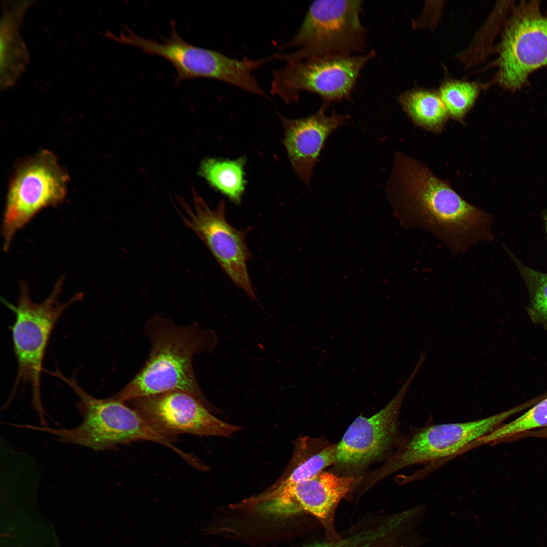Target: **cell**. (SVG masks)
<instances>
[{
    "label": "cell",
    "instance_id": "cell-20",
    "mask_svg": "<svg viewBox=\"0 0 547 547\" xmlns=\"http://www.w3.org/2000/svg\"><path fill=\"white\" fill-rule=\"evenodd\" d=\"M246 158L234 160L207 159L202 163L200 174L232 203L239 205L245 191L244 168Z\"/></svg>",
    "mask_w": 547,
    "mask_h": 547
},
{
    "label": "cell",
    "instance_id": "cell-17",
    "mask_svg": "<svg viewBox=\"0 0 547 547\" xmlns=\"http://www.w3.org/2000/svg\"><path fill=\"white\" fill-rule=\"evenodd\" d=\"M29 2L4 5L1 22V90L15 85L28 62V54L19 27Z\"/></svg>",
    "mask_w": 547,
    "mask_h": 547
},
{
    "label": "cell",
    "instance_id": "cell-19",
    "mask_svg": "<svg viewBox=\"0 0 547 547\" xmlns=\"http://www.w3.org/2000/svg\"><path fill=\"white\" fill-rule=\"evenodd\" d=\"M398 101L415 125L435 134L444 130L450 118L438 92L433 90L406 91L400 95Z\"/></svg>",
    "mask_w": 547,
    "mask_h": 547
},
{
    "label": "cell",
    "instance_id": "cell-25",
    "mask_svg": "<svg viewBox=\"0 0 547 547\" xmlns=\"http://www.w3.org/2000/svg\"><path fill=\"white\" fill-rule=\"evenodd\" d=\"M544 220H545V231H546V235H547V214L545 216Z\"/></svg>",
    "mask_w": 547,
    "mask_h": 547
},
{
    "label": "cell",
    "instance_id": "cell-10",
    "mask_svg": "<svg viewBox=\"0 0 547 547\" xmlns=\"http://www.w3.org/2000/svg\"><path fill=\"white\" fill-rule=\"evenodd\" d=\"M68 176L55 155L43 150L23 163L10 182L2 227L8 251L17 231L43 209L62 202Z\"/></svg>",
    "mask_w": 547,
    "mask_h": 547
},
{
    "label": "cell",
    "instance_id": "cell-24",
    "mask_svg": "<svg viewBox=\"0 0 547 547\" xmlns=\"http://www.w3.org/2000/svg\"><path fill=\"white\" fill-rule=\"evenodd\" d=\"M527 435H529L531 437L544 438L547 439V427L540 428L539 430H536L530 432H529L527 433Z\"/></svg>",
    "mask_w": 547,
    "mask_h": 547
},
{
    "label": "cell",
    "instance_id": "cell-12",
    "mask_svg": "<svg viewBox=\"0 0 547 547\" xmlns=\"http://www.w3.org/2000/svg\"><path fill=\"white\" fill-rule=\"evenodd\" d=\"M193 207L179 201L182 218L209 249L222 270L248 296L257 301L248 270L251 253L246 242V230H238L227 221L225 203L221 200L215 209L194 192Z\"/></svg>",
    "mask_w": 547,
    "mask_h": 547
},
{
    "label": "cell",
    "instance_id": "cell-6",
    "mask_svg": "<svg viewBox=\"0 0 547 547\" xmlns=\"http://www.w3.org/2000/svg\"><path fill=\"white\" fill-rule=\"evenodd\" d=\"M108 36L120 44L139 48L146 54L165 58L175 68L178 84L188 80L211 79L263 97L266 95L253 73L268 62L267 58L238 59L193 46L179 35L174 21L171 22L169 36L162 38V42L141 37L127 27L118 36L109 32Z\"/></svg>",
    "mask_w": 547,
    "mask_h": 547
},
{
    "label": "cell",
    "instance_id": "cell-14",
    "mask_svg": "<svg viewBox=\"0 0 547 547\" xmlns=\"http://www.w3.org/2000/svg\"><path fill=\"white\" fill-rule=\"evenodd\" d=\"M359 479L322 471L309 479L279 489H269L264 495L276 512L305 511L321 525L324 538L334 539L339 533L334 525L335 513L341 500L350 494Z\"/></svg>",
    "mask_w": 547,
    "mask_h": 547
},
{
    "label": "cell",
    "instance_id": "cell-7",
    "mask_svg": "<svg viewBox=\"0 0 547 547\" xmlns=\"http://www.w3.org/2000/svg\"><path fill=\"white\" fill-rule=\"evenodd\" d=\"M362 1L319 0L309 6L295 35L279 50L273 60L284 61L365 51L366 29L361 20Z\"/></svg>",
    "mask_w": 547,
    "mask_h": 547
},
{
    "label": "cell",
    "instance_id": "cell-16",
    "mask_svg": "<svg viewBox=\"0 0 547 547\" xmlns=\"http://www.w3.org/2000/svg\"><path fill=\"white\" fill-rule=\"evenodd\" d=\"M409 510L390 515H368L334 539H316L302 547H417L421 537Z\"/></svg>",
    "mask_w": 547,
    "mask_h": 547
},
{
    "label": "cell",
    "instance_id": "cell-4",
    "mask_svg": "<svg viewBox=\"0 0 547 547\" xmlns=\"http://www.w3.org/2000/svg\"><path fill=\"white\" fill-rule=\"evenodd\" d=\"M63 282L62 277L57 281L49 296L40 303L31 300L28 286L24 282L20 284V295L16 305L2 299L15 316L11 329L18 364L16 379L6 405L12 400L19 386L28 383L32 390V406L42 423L46 420L41 397V376L50 338L65 310L80 301L84 296L82 293H78L67 301L61 302L59 298Z\"/></svg>",
    "mask_w": 547,
    "mask_h": 547
},
{
    "label": "cell",
    "instance_id": "cell-22",
    "mask_svg": "<svg viewBox=\"0 0 547 547\" xmlns=\"http://www.w3.org/2000/svg\"><path fill=\"white\" fill-rule=\"evenodd\" d=\"M483 87L478 82L449 79L442 82L438 92L449 117L463 123Z\"/></svg>",
    "mask_w": 547,
    "mask_h": 547
},
{
    "label": "cell",
    "instance_id": "cell-5",
    "mask_svg": "<svg viewBox=\"0 0 547 547\" xmlns=\"http://www.w3.org/2000/svg\"><path fill=\"white\" fill-rule=\"evenodd\" d=\"M518 409L473 421L434 424L413 428L401 438L397 450L381 467L364 477L366 485L375 483L400 470L416 464L425 466L406 478L410 482L424 477L438 464L470 450L477 439L489 434Z\"/></svg>",
    "mask_w": 547,
    "mask_h": 547
},
{
    "label": "cell",
    "instance_id": "cell-23",
    "mask_svg": "<svg viewBox=\"0 0 547 547\" xmlns=\"http://www.w3.org/2000/svg\"><path fill=\"white\" fill-rule=\"evenodd\" d=\"M522 276L530 293L531 309L547 321V273L537 271L524 265L505 248Z\"/></svg>",
    "mask_w": 547,
    "mask_h": 547
},
{
    "label": "cell",
    "instance_id": "cell-2",
    "mask_svg": "<svg viewBox=\"0 0 547 547\" xmlns=\"http://www.w3.org/2000/svg\"><path fill=\"white\" fill-rule=\"evenodd\" d=\"M144 332L150 342L142 368L122 389L111 396L126 402L134 399L171 390L193 396L209 410L217 409L207 400L198 382L192 366L196 354L211 352L218 341L216 333L196 322L178 324L155 315L147 321Z\"/></svg>",
    "mask_w": 547,
    "mask_h": 547
},
{
    "label": "cell",
    "instance_id": "cell-13",
    "mask_svg": "<svg viewBox=\"0 0 547 547\" xmlns=\"http://www.w3.org/2000/svg\"><path fill=\"white\" fill-rule=\"evenodd\" d=\"M125 403L173 439L179 434L230 438L241 429L240 426L217 418L197 398L181 390L166 392Z\"/></svg>",
    "mask_w": 547,
    "mask_h": 547
},
{
    "label": "cell",
    "instance_id": "cell-3",
    "mask_svg": "<svg viewBox=\"0 0 547 547\" xmlns=\"http://www.w3.org/2000/svg\"><path fill=\"white\" fill-rule=\"evenodd\" d=\"M48 373L67 384L78 397L77 408L83 417L72 428L24 424V427L48 433L63 443L95 450H106L134 441H148L167 446L182 458L187 454L172 443L170 438L151 423L138 411L112 396L95 398L85 390L74 376L67 377L59 369Z\"/></svg>",
    "mask_w": 547,
    "mask_h": 547
},
{
    "label": "cell",
    "instance_id": "cell-18",
    "mask_svg": "<svg viewBox=\"0 0 547 547\" xmlns=\"http://www.w3.org/2000/svg\"><path fill=\"white\" fill-rule=\"evenodd\" d=\"M336 453L337 445L331 444L324 438L299 439L291 468L270 489H281L311 478L327 467L335 464Z\"/></svg>",
    "mask_w": 547,
    "mask_h": 547
},
{
    "label": "cell",
    "instance_id": "cell-15",
    "mask_svg": "<svg viewBox=\"0 0 547 547\" xmlns=\"http://www.w3.org/2000/svg\"><path fill=\"white\" fill-rule=\"evenodd\" d=\"M328 105L323 103L316 112L299 119L281 116L284 129V144L292 166L307 185L327 139L349 119V115L335 110L327 114Z\"/></svg>",
    "mask_w": 547,
    "mask_h": 547
},
{
    "label": "cell",
    "instance_id": "cell-8",
    "mask_svg": "<svg viewBox=\"0 0 547 547\" xmlns=\"http://www.w3.org/2000/svg\"><path fill=\"white\" fill-rule=\"evenodd\" d=\"M500 32L494 82L515 92L547 66V10L542 11L539 1L514 2Z\"/></svg>",
    "mask_w": 547,
    "mask_h": 547
},
{
    "label": "cell",
    "instance_id": "cell-21",
    "mask_svg": "<svg viewBox=\"0 0 547 547\" xmlns=\"http://www.w3.org/2000/svg\"><path fill=\"white\" fill-rule=\"evenodd\" d=\"M547 427V398L515 420L501 424L489 434L480 438L472 449L485 444L493 445L515 438L532 429Z\"/></svg>",
    "mask_w": 547,
    "mask_h": 547
},
{
    "label": "cell",
    "instance_id": "cell-9",
    "mask_svg": "<svg viewBox=\"0 0 547 547\" xmlns=\"http://www.w3.org/2000/svg\"><path fill=\"white\" fill-rule=\"evenodd\" d=\"M374 56L371 51L286 61L272 72L270 93L287 104L297 101L302 91L318 95L328 105L349 99L362 70Z\"/></svg>",
    "mask_w": 547,
    "mask_h": 547
},
{
    "label": "cell",
    "instance_id": "cell-11",
    "mask_svg": "<svg viewBox=\"0 0 547 547\" xmlns=\"http://www.w3.org/2000/svg\"><path fill=\"white\" fill-rule=\"evenodd\" d=\"M425 359L420 356L406 382L385 406L371 417L360 415L350 424L337 445L334 465L340 475L358 478L357 475L368 465L397 448L401 438L399 418L402 404Z\"/></svg>",
    "mask_w": 547,
    "mask_h": 547
},
{
    "label": "cell",
    "instance_id": "cell-1",
    "mask_svg": "<svg viewBox=\"0 0 547 547\" xmlns=\"http://www.w3.org/2000/svg\"><path fill=\"white\" fill-rule=\"evenodd\" d=\"M385 190L404 226L428 232L454 255L493 239L490 213L466 201L425 163L402 152L395 154Z\"/></svg>",
    "mask_w": 547,
    "mask_h": 547
}]
</instances>
